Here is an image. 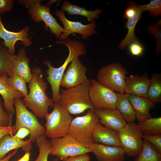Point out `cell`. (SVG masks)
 Wrapping results in <instances>:
<instances>
[{"instance_id": "1", "label": "cell", "mask_w": 161, "mask_h": 161, "mask_svg": "<svg viewBox=\"0 0 161 161\" xmlns=\"http://www.w3.org/2000/svg\"><path fill=\"white\" fill-rule=\"evenodd\" d=\"M31 71L32 76L29 83L30 92L27 95L24 97L22 103L36 116L43 118L49 113L48 107L53 108L54 103L46 93L47 83L43 79L41 68L34 67Z\"/></svg>"}, {"instance_id": "2", "label": "cell", "mask_w": 161, "mask_h": 161, "mask_svg": "<svg viewBox=\"0 0 161 161\" xmlns=\"http://www.w3.org/2000/svg\"><path fill=\"white\" fill-rule=\"evenodd\" d=\"M55 44H60L67 47L69 54L62 65L58 68L53 67L49 60L44 61V64L48 69L46 71L47 75V79L51 86L52 92V99L54 103L58 102L59 97L61 82L64 71L69 63L76 58L86 54V45L80 41L67 38L60 40Z\"/></svg>"}, {"instance_id": "3", "label": "cell", "mask_w": 161, "mask_h": 161, "mask_svg": "<svg viewBox=\"0 0 161 161\" xmlns=\"http://www.w3.org/2000/svg\"><path fill=\"white\" fill-rule=\"evenodd\" d=\"M91 80L71 88L60 90L58 103L71 114H78L94 109L89 95Z\"/></svg>"}, {"instance_id": "4", "label": "cell", "mask_w": 161, "mask_h": 161, "mask_svg": "<svg viewBox=\"0 0 161 161\" xmlns=\"http://www.w3.org/2000/svg\"><path fill=\"white\" fill-rule=\"evenodd\" d=\"M99 120L94 109H89L85 115L73 119L68 134L89 148L95 143L92 138V132Z\"/></svg>"}, {"instance_id": "5", "label": "cell", "mask_w": 161, "mask_h": 161, "mask_svg": "<svg viewBox=\"0 0 161 161\" xmlns=\"http://www.w3.org/2000/svg\"><path fill=\"white\" fill-rule=\"evenodd\" d=\"M52 111L45 117L44 134L51 139L59 138L68 134L73 120L71 114L58 102L54 103Z\"/></svg>"}, {"instance_id": "6", "label": "cell", "mask_w": 161, "mask_h": 161, "mask_svg": "<svg viewBox=\"0 0 161 161\" xmlns=\"http://www.w3.org/2000/svg\"><path fill=\"white\" fill-rule=\"evenodd\" d=\"M16 114L15 124L13 126L16 133L20 128H25L30 132V139L32 142L38 136L44 134L45 128L38 120L35 115L30 112L24 104L21 98L14 100Z\"/></svg>"}, {"instance_id": "7", "label": "cell", "mask_w": 161, "mask_h": 161, "mask_svg": "<svg viewBox=\"0 0 161 161\" xmlns=\"http://www.w3.org/2000/svg\"><path fill=\"white\" fill-rule=\"evenodd\" d=\"M51 150L49 155L64 161L70 157L83 155L91 152L76 139L68 134L64 137L52 138L49 140Z\"/></svg>"}, {"instance_id": "8", "label": "cell", "mask_w": 161, "mask_h": 161, "mask_svg": "<svg viewBox=\"0 0 161 161\" xmlns=\"http://www.w3.org/2000/svg\"><path fill=\"white\" fill-rule=\"evenodd\" d=\"M128 73L120 63H112L99 69L97 76V80L114 91L124 93L125 78Z\"/></svg>"}, {"instance_id": "9", "label": "cell", "mask_w": 161, "mask_h": 161, "mask_svg": "<svg viewBox=\"0 0 161 161\" xmlns=\"http://www.w3.org/2000/svg\"><path fill=\"white\" fill-rule=\"evenodd\" d=\"M122 147L129 157L140 154L143 143V134L134 122L127 123L118 132Z\"/></svg>"}, {"instance_id": "10", "label": "cell", "mask_w": 161, "mask_h": 161, "mask_svg": "<svg viewBox=\"0 0 161 161\" xmlns=\"http://www.w3.org/2000/svg\"><path fill=\"white\" fill-rule=\"evenodd\" d=\"M91 82L89 95L94 109L116 110V92L95 79H91Z\"/></svg>"}, {"instance_id": "11", "label": "cell", "mask_w": 161, "mask_h": 161, "mask_svg": "<svg viewBox=\"0 0 161 161\" xmlns=\"http://www.w3.org/2000/svg\"><path fill=\"white\" fill-rule=\"evenodd\" d=\"M55 14L59 18L64 25L65 31L61 35L60 40H63L68 38L71 34L78 33L81 35V38L87 40L90 36L98 32L95 30L96 26L95 21L88 24H83L81 22L71 21L68 19L64 15V12L59 10H56Z\"/></svg>"}, {"instance_id": "12", "label": "cell", "mask_w": 161, "mask_h": 161, "mask_svg": "<svg viewBox=\"0 0 161 161\" xmlns=\"http://www.w3.org/2000/svg\"><path fill=\"white\" fill-rule=\"evenodd\" d=\"M41 3L35 4L28 9L32 19L35 22H43L46 29L47 30L49 29L51 32L59 38L61 35L65 32L64 30L51 14L50 7L42 5Z\"/></svg>"}, {"instance_id": "13", "label": "cell", "mask_w": 161, "mask_h": 161, "mask_svg": "<svg viewBox=\"0 0 161 161\" xmlns=\"http://www.w3.org/2000/svg\"><path fill=\"white\" fill-rule=\"evenodd\" d=\"M87 69L79 58L73 60L69 65L61 79L60 86L66 89L78 86L87 79Z\"/></svg>"}, {"instance_id": "14", "label": "cell", "mask_w": 161, "mask_h": 161, "mask_svg": "<svg viewBox=\"0 0 161 161\" xmlns=\"http://www.w3.org/2000/svg\"><path fill=\"white\" fill-rule=\"evenodd\" d=\"M29 30V27L27 26L18 32L9 31L4 27L0 16V38L3 40L4 45L12 55H15V45L17 41H20L26 47L32 44L31 39L28 35Z\"/></svg>"}, {"instance_id": "15", "label": "cell", "mask_w": 161, "mask_h": 161, "mask_svg": "<svg viewBox=\"0 0 161 161\" xmlns=\"http://www.w3.org/2000/svg\"><path fill=\"white\" fill-rule=\"evenodd\" d=\"M89 148L98 161H124L125 153L121 147H113L94 143Z\"/></svg>"}, {"instance_id": "16", "label": "cell", "mask_w": 161, "mask_h": 161, "mask_svg": "<svg viewBox=\"0 0 161 161\" xmlns=\"http://www.w3.org/2000/svg\"><path fill=\"white\" fill-rule=\"evenodd\" d=\"M150 82L146 73L141 76L130 75L125 78L124 92L134 95L147 97Z\"/></svg>"}, {"instance_id": "17", "label": "cell", "mask_w": 161, "mask_h": 161, "mask_svg": "<svg viewBox=\"0 0 161 161\" xmlns=\"http://www.w3.org/2000/svg\"><path fill=\"white\" fill-rule=\"evenodd\" d=\"M92 138L95 143L110 146L122 147L118 132L99 122L93 131Z\"/></svg>"}, {"instance_id": "18", "label": "cell", "mask_w": 161, "mask_h": 161, "mask_svg": "<svg viewBox=\"0 0 161 161\" xmlns=\"http://www.w3.org/2000/svg\"><path fill=\"white\" fill-rule=\"evenodd\" d=\"M94 111L99 117V122L100 124L118 132L127 123L117 109L113 110L106 109H94Z\"/></svg>"}, {"instance_id": "19", "label": "cell", "mask_w": 161, "mask_h": 161, "mask_svg": "<svg viewBox=\"0 0 161 161\" xmlns=\"http://www.w3.org/2000/svg\"><path fill=\"white\" fill-rule=\"evenodd\" d=\"M8 77L7 75L0 77V95L3 100L5 110L9 114L13 115L16 113L14 100L24 97L21 92L14 90L8 85L7 82Z\"/></svg>"}, {"instance_id": "20", "label": "cell", "mask_w": 161, "mask_h": 161, "mask_svg": "<svg viewBox=\"0 0 161 161\" xmlns=\"http://www.w3.org/2000/svg\"><path fill=\"white\" fill-rule=\"evenodd\" d=\"M30 61L25 48L23 47L20 49L18 55H16L14 66L8 76L11 77L14 73H17L22 77L26 83H29L32 76L29 67Z\"/></svg>"}, {"instance_id": "21", "label": "cell", "mask_w": 161, "mask_h": 161, "mask_svg": "<svg viewBox=\"0 0 161 161\" xmlns=\"http://www.w3.org/2000/svg\"><path fill=\"white\" fill-rule=\"evenodd\" d=\"M31 140L29 138L25 141L14 137L8 134L0 140V160L6 157V155L10 151L21 148L25 152L30 151L32 148Z\"/></svg>"}, {"instance_id": "22", "label": "cell", "mask_w": 161, "mask_h": 161, "mask_svg": "<svg viewBox=\"0 0 161 161\" xmlns=\"http://www.w3.org/2000/svg\"><path fill=\"white\" fill-rule=\"evenodd\" d=\"M127 94L134 110L136 119L139 121L151 117L150 110L154 106V103L147 97Z\"/></svg>"}, {"instance_id": "23", "label": "cell", "mask_w": 161, "mask_h": 161, "mask_svg": "<svg viewBox=\"0 0 161 161\" xmlns=\"http://www.w3.org/2000/svg\"><path fill=\"white\" fill-rule=\"evenodd\" d=\"M61 9V10L66 12L69 16L78 15L84 16L90 23L93 21L94 19H99L98 15L102 12V10L99 8L93 10H87L85 8L72 4L66 0L64 1Z\"/></svg>"}, {"instance_id": "24", "label": "cell", "mask_w": 161, "mask_h": 161, "mask_svg": "<svg viewBox=\"0 0 161 161\" xmlns=\"http://www.w3.org/2000/svg\"><path fill=\"white\" fill-rule=\"evenodd\" d=\"M116 108L127 123L133 122L136 119L134 110L128 98L127 94L116 93Z\"/></svg>"}, {"instance_id": "25", "label": "cell", "mask_w": 161, "mask_h": 161, "mask_svg": "<svg viewBox=\"0 0 161 161\" xmlns=\"http://www.w3.org/2000/svg\"><path fill=\"white\" fill-rule=\"evenodd\" d=\"M142 12L139 8L134 16L127 18L125 27L128 30V32L125 38L120 43L119 47L123 49L131 42H139L138 39L136 37L134 30L136 25L140 19L142 17Z\"/></svg>"}, {"instance_id": "26", "label": "cell", "mask_w": 161, "mask_h": 161, "mask_svg": "<svg viewBox=\"0 0 161 161\" xmlns=\"http://www.w3.org/2000/svg\"><path fill=\"white\" fill-rule=\"evenodd\" d=\"M16 55H12L0 41V77L8 75L13 69Z\"/></svg>"}, {"instance_id": "27", "label": "cell", "mask_w": 161, "mask_h": 161, "mask_svg": "<svg viewBox=\"0 0 161 161\" xmlns=\"http://www.w3.org/2000/svg\"><path fill=\"white\" fill-rule=\"evenodd\" d=\"M147 98L154 103L161 102V73H154L152 74L148 89Z\"/></svg>"}, {"instance_id": "28", "label": "cell", "mask_w": 161, "mask_h": 161, "mask_svg": "<svg viewBox=\"0 0 161 161\" xmlns=\"http://www.w3.org/2000/svg\"><path fill=\"white\" fill-rule=\"evenodd\" d=\"M144 134H155L161 133V117L152 118L139 121L137 124Z\"/></svg>"}, {"instance_id": "29", "label": "cell", "mask_w": 161, "mask_h": 161, "mask_svg": "<svg viewBox=\"0 0 161 161\" xmlns=\"http://www.w3.org/2000/svg\"><path fill=\"white\" fill-rule=\"evenodd\" d=\"M135 161H161V154L158 153L153 145L144 140L141 153Z\"/></svg>"}, {"instance_id": "30", "label": "cell", "mask_w": 161, "mask_h": 161, "mask_svg": "<svg viewBox=\"0 0 161 161\" xmlns=\"http://www.w3.org/2000/svg\"><path fill=\"white\" fill-rule=\"evenodd\" d=\"M39 149V154L34 161H48V158L51 150L49 140H47L44 134L38 136L35 141Z\"/></svg>"}, {"instance_id": "31", "label": "cell", "mask_w": 161, "mask_h": 161, "mask_svg": "<svg viewBox=\"0 0 161 161\" xmlns=\"http://www.w3.org/2000/svg\"><path fill=\"white\" fill-rule=\"evenodd\" d=\"M7 82L10 87L16 91L21 92L24 97L27 95L28 91L26 85V83L18 74L14 73L11 77H8Z\"/></svg>"}, {"instance_id": "32", "label": "cell", "mask_w": 161, "mask_h": 161, "mask_svg": "<svg viewBox=\"0 0 161 161\" xmlns=\"http://www.w3.org/2000/svg\"><path fill=\"white\" fill-rule=\"evenodd\" d=\"M137 6L142 12L148 11L151 18L161 15V0H153L150 1L147 4L139 5L136 4Z\"/></svg>"}, {"instance_id": "33", "label": "cell", "mask_w": 161, "mask_h": 161, "mask_svg": "<svg viewBox=\"0 0 161 161\" xmlns=\"http://www.w3.org/2000/svg\"><path fill=\"white\" fill-rule=\"evenodd\" d=\"M148 33L152 34L154 37L156 42V52L158 54L161 51V20L153 25L147 26Z\"/></svg>"}, {"instance_id": "34", "label": "cell", "mask_w": 161, "mask_h": 161, "mask_svg": "<svg viewBox=\"0 0 161 161\" xmlns=\"http://www.w3.org/2000/svg\"><path fill=\"white\" fill-rule=\"evenodd\" d=\"M2 100L0 95V126H11L13 115L9 114L5 110Z\"/></svg>"}, {"instance_id": "35", "label": "cell", "mask_w": 161, "mask_h": 161, "mask_svg": "<svg viewBox=\"0 0 161 161\" xmlns=\"http://www.w3.org/2000/svg\"><path fill=\"white\" fill-rule=\"evenodd\" d=\"M143 139L153 145L158 153L161 154V134L153 135L144 134L143 135Z\"/></svg>"}, {"instance_id": "36", "label": "cell", "mask_w": 161, "mask_h": 161, "mask_svg": "<svg viewBox=\"0 0 161 161\" xmlns=\"http://www.w3.org/2000/svg\"><path fill=\"white\" fill-rule=\"evenodd\" d=\"M128 45L129 51L132 55L138 56L143 54L144 51V47L143 44L139 42H132Z\"/></svg>"}, {"instance_id": "37", "label": "cell", "mask_w": 161, "mask_h": 161, "mask_svg": "<svg viewBox=\"0 0 161 161\" xmlns=\"http://www.w3.org/2000/svg\"><path fill=\"white\" fill-rule=\"evenodd\" d=\"M13 4L12 0H0V14L10 11Z\"/></svg>"}, {"instance_id": "38", "label": "cell", "mask_w": 161, "mask_h": 161, "mask_svg": "<svg viewBox=\"0 0 161 161\" xmlns=\"http://www.w3.org/2000/svg\"><path fill=\"white\" fill-rule=\"evenodd\" d=\"M15 134L13 126L7 127L0 126V140L7 135H13V134Z\"/></svg>"}, {"instance_id": "39", "label": "cell", "mask_w": 161, "mask_h": 161, "mask_svg": "<svg viewBox=\"0 0 161 161\" xmlns=\"http://www.w3.org/2000/svg\"><path fill=\"white\" fill-rule=\"evenodd\" d=\"M30 134L29 130L25 128H21L18 130L14 135L12 136L14 137L21 140Z\"/></svg>"}, {"instance_id": "40", "label": "cell", "mask_w": 161, "mask_h": 161, "mask_svg": "<svg viewBox=\"0 0 161 161\" xmlns=\"http://www.w3.org/2000/svg\"><path fill=\"white\" fill-rule=\"evenodd\" d=\"M89 155L87 154L68 157L64 161H90Z\"/></svg>"}, {"instance_id": "41", "label": "cell", "mask_w": 161, "mask_h": 161, "mask_svg": "<svg viewBox=\"0 0 161 161\" xmlns=\"http://www.w3.org/2000/svg\"><path fill=\"white\" fill-rule=\"evenodd\" d=\"M42 0H19L18 2L21 4L24 5L27 8H29L34 4L38 2H41Z\"/></svg>"}, {"instance_id": "42", "label": "cell", "mask_w": 161, "mask_h": 161, "mask_svg": "<svg viewBox=\"0 0 161 161\" xmlns=\"http://www.w3.org/2000/svg\"><path fill=\"white\" fill-rule=\"evenodd\" d=\"M30 151L26 152L25 154L17 161H29L30 155Z\"/></svg>"}, {"instance_id": "43", "label": "cell", "mask_w": 161, "mask_h": 161, "mask_svg": "<svg viewBox=\"0 0 161 161\" xmlns=\"http://www.w3.org/2000/svg\"><path fill=\"white\" fill-rule=\"evenodd\" d=\"M17 149L15 150L13 152L10 153L3 159L0 160V161H9L10 159L17 153Z\"/></svg>"}]
</instances>
